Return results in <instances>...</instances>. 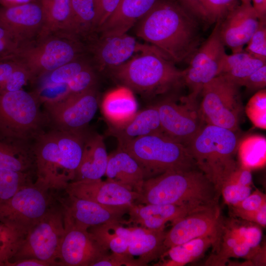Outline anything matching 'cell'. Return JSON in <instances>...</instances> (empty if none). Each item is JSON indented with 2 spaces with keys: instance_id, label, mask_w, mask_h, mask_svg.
Listing matches in <instances>:
<instances>
[{
  "instance_id": "cell-57",
  "label": "cell",
  "mask_w": 266,
  "mask_h": 266,
  "mask_svg": "<svg viewBox=\"0 0 266 266\" xmlns=\"http://www.w3.org/2000/svg\"><path fill=\"white\" fill-rule=\"evenodd\" d=\"M34 0H0V6L10 7L27 3Z\"/></svg>"
},
{
  "instance_id": "cell-3",
  "label": "cell",
  "mask_w": 266,
  "mask_h": 266,
  "mask_svg": "<svg viewBox=\"0 0 266 266\" xmlns=\"http://www.w3.org/2000/svg\"><path fill=\"white\" fill-rule=\"evenodd\" d=\"M220 193L198 168L169 170L144 180L136 203L213 205Z\"/></svg>"
},
{
  "instance_id": "cell-42",
  "label": "cell",
  "mask_w": 266,
  "mask_h": 266,
  "mask_svg": "<svg viewBox=\"0 0 266 266\" xmlns=\"http://www.w3.org/2000/svg\"><path fill=\"white\" fill-rule=\"evenodd\" d=\"M239 224L231 221L229 225L237 235L252 250H257L261 247L262 231L260 226L250 222Z\"/></svg>"
},
{
  "instance_id": "cell-21",
  "label": "cell",
  "mask_w": 266,
  "mask_h": 266,
  "mask_svg": "<svg viewBox=\"0 0 266 266\" xmlns=\"http://www.w3.org/2000/svg\"><path fill=\"white\" fill-rule=\"evenodd\" d=\"M211 205L191 204H159L133 203L129 206V218L124 225L133 224L150 230L165 229L168 222L171 224L195 210Z\"/></svg>"
},
{
  "instance_id": "cell-52",
  "label": "cell",
  "mask_w": 266,
  "mask_h": 266,
  "mask_svg": "<svg viewBox=\"0 0 266 266\" xmlns=\"http://www.w3.org/2000/svg\"><path fill=\"white\" fill-rule=\"evenodd\" d=\"M22 65L14 58L0 61V91L13 72Z\"/></svg>"
},
{
  "instance_id": "cell-35",
  "label": "cell",
  "mask_w": 266,
  "mask_h": 266,
  "mask_svg": "<svg viewBox=\"0 0 266 266\" xmlns=\"http://www.w3.org/2000/svg\"><path fill=\"white\" fill-rule=\"evenodd\" d=\"M97 0H71L72 34L77 37L97 30Z\"/></svg>"
},
{
  "instance_id": "cell-24",
  "label": "cell",
  "mask_w": 266,
  "mask_h": 266,
  "mask_svg": "<svg viewBox=\"0 0 266 266\" xmlns=\"http://www.w3.org/2000/svg\"><path fill=\"white\" fill-rule=\"evenodd\" d=\"M159 0H121L115 11L98 31L101 36L127 33Z\"/></svg>"
},
{
  "instance_id": "cell-43",
  "label": "cell",
  "mask_w": 266,
  "mask_h": 266,
  "mask_svg": "<svg viewBox=\"0 0 266 266\" xmlns=\"http://www.w3.org/2000/svg\"><path fill=\"white\" fill-rule=\"evenodd\" d=\"M25 43L0 22V61L13 57Z\"/></svg>"
},
{
  "instance_id": "cell-40",
  "label": "cell",
  "mask_w": 266,
  "mask_h": 266,
  "mask_svg": "<svg viewBox=\"0 0 266 266\" xmlns=\"http://www.w3.org/2000/svg\"><path fill=\"white\" fill-rule=\"evenodd\" d=\"M246 113L257 127L266 128V90L258 91L249 100L245 107Z\"/></svg>"
},
{
  "instance_id": "cell-17",
  "label": "cell",
  "mask_w": 266,
  "mask_h": 266,
  "mask_svg": "<svg viewBox=\"0 0 266 266\" xmlns=\"http://www.w3.org/2000/svg\"><path fill=\"white\" fill-rule=\"evenodd\" d=\"M57 258L59 266H93L109 251L100 244L88 230L65 225Z\"/></svg>"
},
{
  "instance_id": "cell-23",
  "label": "cell",
  "mask_w": 266,
  "mask_h": 266,
  "mask_svg": "<svg viewBox=\"0 0 266 266\" xmlns=\"http://www.w3.org/2000/svg\"><path fill=\"white\" fill-rule=\"evenodd\" d=\"M105 175L106 180L140 194L145 180L140 166L128 153L118 147L108 155Z\"/></svg>"
},
{
  "instance_id": "cell-7",
  "label": "cell",
  "mask_w": 266,
  "mask_h": 266,
  "mask_svg": "<svg viewBox=\"0 0 266 266\" xmlns=\"http://www.w3.org/2000/svg\"><path fill=\"white\" fill-rule=\"evenodd\" d=\"M83 52L78 37L56 33L25 43L12 58L27 68L33 81L81 57Z\"/></svg>"
},
{
  "instance_id": "cell-31",
  "label": "cell",
  "mask_w": 266,
  "mask_h": 266,
  "mask_svg": "<svg viewBox=\"0 0 266 266\" xmlns=\"http://www.w3.org/2000/svg\"><path fill=\"white\" fill-rule=\"evenodd\" d=\"M38 1L43 11L44 24L38 38L56 33H66L72 34L71 0Z\"/></svg>"
},
{
  "instance_id": "cell-10",
  "label": "cell",
  "mask_w": 266,
  "mask_h": 266,
  "mask_svg": "<svg viewBox=\"0 0 266 266\" xmlns=\"http://www.w3.org/2000/svg\"><path fill=\"white\" fill-rule=\"evenodd\" d=\"M65 232L62 205L52 204L28 232L11 260L33 258L59 266L57 258Z\"/></svg>"
},
{
  "instance_id": "cell-30",
  "label": "cell",
  "mask_w": 266,
  "mask_h": 266,
  "mask_svg": "<svg viewBox=\"0 0 266 266\" xmlns=\"http://www.w3.org/2000/svg\"><path fill=\"white\" fill-rule=\"evenodd\" d=\"M23 142L0 135V168L29 173L34 169L32 148Z\"/></svg>"
},
{
  "instance_id": "cell-47",
  "label": "cell",
  "mask_w": 266,
  "mask_h": 266,
  "mask_svg": "<svg viewBox=\"0 0 266 266\" xmlns=\"http://www.w3.org/2000/svg\"><path fill=\"white\" fill-rule=\"evenodd\" d=\"M141 266L137 260L128 253H112L104 256L93 266Z\"/></svg>"
},
{
  "instance_id": "cell-44",
  "label": "cell",
  "mask_w": 266,
  "mask_h": 266,
  "mask_svg": "<svg viewBox=\"0 0 266 266\" xmlns=\"http://www.w3.org/2000/svg\"><path fill=\"white\" fill-rule=\"evenodd\" d=\"M266 21H259L258 28L248 42L245 51L255 57L266 61Z\"/></svg>"
},
{
  "instance_id": "cell-2",
  "label": "cell",
  "mask_w": 266,
  "mask_h": 266,
  "mask_svg": "<svg viewBox=\"0 0 266 266\" xmlns=\"http://www.w3.org/2000/svg\"><path fill=\"white\" fill-rule=\"evenodd\" d=\"M87 136L84 131L56 129L38 133L32 147L36 174L34 184L47 191L65 190L75 179Z\"/></svg>"
},
{
  "instance_id": "cell-8",
  "label": "cell",
  "mask_w": 266,
  "mask_h": 266,
  "mask_svg": "<svg viewBox=\"0 0 266 266\" xmlns=\"http://www.w3.org/2000/svg\"><path fill=\"white\" fill-rule=\"evenodd\" d=\"M35 94L0 91V135L25 141L35 137L47 118Z\"/></svg>"
},
{
  "instance_id": "cell-29",
  "label": "cell",
  "mask_w": 266,
  "mask_h": 266,
  "mask_svg": "<svg viewBox=\"0 0 266 266\" xmlns=\"http://www.w3.org/2000/svg\"><path fill=\"white\" fill-rule=\"evenodd\" d=\"M211 247L213 252L218 248V242L213 237L204 236L192 239L169 248L154 266H183L200 258Z\"/></svg>"
},
{
  "instance_id": "cell-54",
  "label": "cell",
  "mask_w": 266,
  "mask_h": 266,
  "mask_svg": "<svg viewBox=\"0 0 266 266\" xmlns=\"http://www.w3.org/2000/svg\"><path fill=\"white\" fill-rule=\"evenodd\" d=\"M186 10L197 19L206 22L203 0H176Z\"/></svg>"
},
{
  "instance_id": "cell-59",
  "label": "cell",
  "mask_w": 266,
  "mask_h": 266,
  "mask_svg": "<svg viewBox=\"0 0 266 266\" xmlns=\"http://www.w3.org/2000/svg\"><path fill=\"white\" fill-rule=\"evenodd\" d=\"M240 0L241 1V3H242L243 0Z\"/></svg>"
},
{
  "instance_id": "cell-19",
  "label": "cell",
  "mask_w": 266,
  "mask_h": 266,
  "mask_svg": "<svg viewBox=\"0 0 266 266\" xmlns=\"http://www.w3.org/2000/svg\"><path fill=\"white\" fill-rule=\"evenodd\" d=\"M159 50L150 44L138 42L124 33L101 36L94 48L96 63L100 69H112L129 61L136 55Z\"/></svg>"
},
{
  "instance_id": "cell-13",
  "label": "cell",
  "mask_w": 266,
  "mask_h": 266,
  "mask_svg": "<svg viewBox=\"0 0 266 266\" xmlns=\"http://www.w3.org/2000/svg\"><path fill=\"white\" fill-rule=\"evenodd\" d=\"M99 94L96 87L69 94L53 102L43 103L46 116L56 129L81 132L94 117L98 107Z\"/></svg>"
},
{
  "instance_id": "cell-39",
  "label": "cell",
  "mask_w": 266,
  "mask_h": 266,
  "mask_svg": "<svg viewBox=\"0 0 266 266\" xmlns=\"http://www.w3.org/2000/svg\"><path fill=\"white\" fill-rule=\"evenodd\" d=\"M30 182L29 174L0 168V202L13 196Z\"/></svg>"
},
{
  "instance_id": "cell-38",
  "label": "cell",
  "mask_w": 266,
  "mask_h": 266,
  "mask_svg": "<svg viewBox=\"0 0 266 266\" xmlns=\"http://www.w3.org/2000/svg\"><path fill=\"white\" fill-rule=\"evenodd\" d=\"M90 66L89 62L81 56L42 76L44 79L41 85L67 83L79 72Z\"/></svg>"
},
{
  "instance_id": "cell-34",
  "label": "cell",
  "mask_w": 266,
  "mask_h": 266,
  "mask_svg": "<svg viewBox=\"0 0 266 266\" xmlns=\"http://www.w3.org/2000/svg\"><path fill=\"white\" fill-rule=\"evenodd\" d=\"M266 61L258 59L245 51L226 54L221 62L219 75L238 86L240 82L262 66Z\"/></svg>"
},
{
  "instance_id": "cell-32",
  "label": "cell",
  "mask_w": 266,
  "mask_h": 266,
  "mask_svg": "<svg viewBox=\"0 0 266 266\" xmlns=\"http://www.w3.org/2000/svg\"><path fill=\"white\" fill-rule=\"evenodd\" d=\"M254 250L235 233L227 223L223 225L218 249L205 262L207 266H224L231 258L249 259Z\"/></svg>"
},
{
  "instance_id": "cell-5",
  "label": "cell",
  "mask_w": 266,
  "mask_h": 266,
  "mask_svg": "<svg viewBox=\"0 0 266 266\" xmlns=\"http://www.w3.org/2000/svg\"><path fill=\"white\" fill-rule=\"evenodd\" d=\"M235 133L205 124L187 146L197 168L220 193L222 183L238 166L234 159L238 145Z\"/></svg>"
},
{
  "instance_id": "cell-53",
  "label": "cell",
  "mask_w": 266,
  "mask_h": 266,
  "mask_svg": "<svg viewBox=\"0 0 266 266\" xmlns=\"http://www.w3.org/2000/svg\"><path fill=\"white\" fill-rule=\"evenodd\" d=\"M230 182L243 186H251L253 181L251 169L242 166H237L224 182Z\"/></svg>"
},
{
  "instance_id": "cell-6",
  "label": "cell",
  "mask_w": 266,
  "mask_h": 266,
  "mask_svg": "<svg viewBox=\"0 0 266 266\" xmlns=\"http://www.w3.org/2000/svg\"><path fill=\"white\" fill-rule=\"evenodd\" d=\"M118 147L135 160L143 171L145 180L169 170L198 168L187 146L163 133L138 137Z\"/></svg>"
},
{
  "instance_id": "cell-58",
  "label": "cell",
  "mask_w": 266,
  "mask_h": 266,
  "mask_svg": "<svg viewBox=\"0 0 266 266\" xmlns=\"http://www.w3.org/2000/svg\"><path fill=\"white\" fill-rule=\"evenodd\" d=\"M241 4H251V0H243Z\"/></svg>"
},
{
  "instance_id": "cell-20",
  "label": "cell",
  "mask_w": 266,
  "mask_h": 266,
  "mask_svg": "<svg viewBox=\"0 0 266 266\" xmlns=\"http://www.w3.org/2000/svg\"><path fill=\"white\" fill-rule=\"evenodd\" d=\"M259 21L252 4L237 5L220 21L219 33L224 46L233 53L242 51L257 30Z\"/></svg>"
},
{
  "instance_id": "cell-51",
  "label": "cell",
  "mask_w": 266,
  "mask_h": 266,
  "mask_svg": "<svg viewBox=\"0 0 266 266\" xmlns=\"http://www.w3.org/2000/svg\"><path fill=\"white\" fill-rule=\"evenodd\" d=\"M121 0H97V30L102 26L117 8Z\"/></svg>"
},
{
  "instance_id": "cell-22",
  "label": "cell",
  "mask_w": 266,
  "mask_h": 266,
  "mask_svg": "<svg viewBox=\"0 0 266 266\" xmlns=\"http://www.w3.org/2000/svg\"><path fill=\"white\" fill-rule=\"evenodd\" d=\"M0 22L27 43L39 37L44 16L39 1L34 0L16 6H0Z\"/></svg>"
},
{
  "instance_id": "cell-12",
  "label": "cell",
  "mask_w": 266,
  "mask_h": 266,
  "mask_svg": "<svg viewBox=\"0 0 266 266\" xmlns=\"http://www.w3.org/2000/svg\"><path fill=\"white\" fill-rule=\"evenodd\" d=\"M220 21L207 39L198 49L189 61L188 67L183 70V81L190 93L185 98L196 103L203 86L219 75L222 59L226 54L225 46L219 33Z\"/></svg>"
},
{
  "instance_id": "cell-56",
  "label": "cell",
  "mask_w": 266,
  "mask_h": 266,
  "mask_svg": "<svg viewBox=\"0 0 266 266\" xmlns=\"http://www.w3.org/2000/svg\"><path fill=\"white\" fill-rule=\"evenodd\" d=\"M252 6L256 12L259 20L266 21V0H251Z\"/></svg>"
},
{
  "instance_id": "cell-41",
  "label": "cell",
  "mask_w": 266,
  "mask_h": 266,
  "mask_svg": "<svg viewBox=\"0 0 266 266\" xmlns=\"http://www.w3.org/2000/svg\"><path fill=\"white\" fill-rule=\"evenodd\" d=\"M237 0H203L206 22L214 23L221 21L237 5Z\"/></svg>"
},
{
  "instance_id": "cell-37",
  "label": "cell",
  "mask_w": 266,
  "mask_h": 266,
  "mask_svg": "<svg viewBox=\"0 0 266 266\" xmlns=\"http://www.w3.org/2000/svg\"><path fill=\"white\" fill-rule=\"evenodd\" d=\"M25 234L0 222V266H5L14 255Z\"/></svg>"
},
{
  "instance_id": "cell-49",
  "label": "cell",
  "mask_w": 266,
  "mask_h": 266,
  "mask_svg": "<svg viewBox=\"0 0 266 266\" xmlns=\"http://www.w3.org/2000/svg\"><path fill=\"white\" fill-rule=\"evenodd\" d=\"M239 86H244L251 91L264 89L266 86V65L262 66L245 78Z\"/></svg>"
},
{
  "instance_id": "cell-9",
  "label": "cell",
  "mask_w": 266,
  "mask_h": 266,
  "mask_svg": "<svg viewBox=\"0 0 266 266\" xmlns=\"http://www.w3.org/2000/svg\"><path fill=\"white\" fill-rule=\"evenodd\" d=\"M239 88L221 75L203 86L201 92L202 100L199 111L204 124L234 132L238 129L243 111Z\"/></svg>"
},
{
  "instance_id": "cell-16",
  "label": "cell",
  "mask_w": 266,
  "mask_h": 266,
  "mask_svg": "<svg viewBox=\"0 0 266 266\" xmlns=\"http://www.w3.org/2000/svg\"><path fill=\"white\" fill-rule=\"evenodd\" d=\"M60 202L65 225L85 230L107 223L124 225L123 216L127 213L130 206L105 205L70 195H67L66 199Z\"/></svg>"
},
{
  "instance_id": "cell-36",
  "label": "cell",
  "mask_w": 266,
  "mask_h": 266,
  "mask_svg": "<svg viewBox=\"0 0 266 266\" xmlns=\"http://www.w3.org/2000/svg\"><path fill=\"white\" fill-rule=\"evenodd\" d=\"M266 138L254 135L244 139L238 145L241 166L251 169L264 164L266 158Z\"/></svg>"
},
{
  "instance_id": "cell-33",
  "label": "cell",
  "mask_w": 266,
  "mask_h": 266,
  "mask_svg": "<svg viewBox=\"0 0 266 266\" xmlns=\"http://www.w3.org/2000/svg\"><path fill=\"white\" fill-rule=\"evenodd\" d=\"M133 226H124L120 223H107L88 229L93 238L112 253H127Z\"/></svg>"
},
{
  "instance_id": "cell-18",
  "label": "cell",
  "mask_w": 266,
  "mask_h": 266,
  "mask_svg": "<svg viewBox=\"0 0 266 266\" xmlns=\"http://www.w3.org/2000/svg\"><path fill=\"white\" fill-rule=\"evenodd\" d=\"M65 191L67 195L109 206H129L140 197L139 193L101 179L73 181Z\"/></svg>"
},
{
  "instance_id": "cell-50",
  "label": "cell",
  "mask_w": 266,
  "mask_h": 266,
  "mask_svg": "<svg viewBox=\"0 0 266 266\" xmlns=\"http://www.w3.org/2000/svg\"><path fill=\"white\" fill-rule=\"evenodd\" d=\"M266 204V195L258 189L251 192L246 198L233 206L241 210L251 211L259 209Z\"/></svg>"
},
{
  "instance_id": "cell-28",
  "label": "cell",
  "mask_w": 266,
  "mask_h": 266,
  "mask_svg": "<svg viewBox=\"0 0 266 266\" xmlns=\"http://www.w3.org/2000/svg\"><path fill=\"white\" fill-rule=\"evenodd\" d=\"M103 115L109 126H122L132 119L137 112L138 105L133 91L122 86L107 93L101 102Z\"/></svg>"
},
{
  "instance_id": "cell-48",
  "label": "cell",
  "mask_w": 266,
  "mask_h": 266,
  "mask_svg": "<svg viewBox=\"0 0 266 266\" xmlns=\"http://www.w3.org/2000/svg\"><path fill=\"white\" fill-rule=\"evenodd\" d=\"M234 216L247 222H252L265 228L266 226V204L255 210L246 211L230 206Z\"/></svg>"
},
{
  "instance_id": "cell-27",
  "label": "cell",
  "mask_w": 266,
  "mask_h": 266,
  "mask_svg": "<svg viewBox=\"0 0 266 266\" xmlns=\"http://www.w3.org/2000/svg\"><path fill=\"white\" fill-rule=\"evenodd\" d=\"M108 159L102 136L87 135L74 181L101 179L105 175Z\"/></svg>"
},
{
  "instance_id": "cell-46",
  "label": "cell",
  "mask_w": 266,
  "mask_h": 266,
  "mask_svg": "<svg viewBox=\"0 0 266 266\" xmlns=\"http://www.w3.org/2000/svg\"><path fill=\"white\" fill-rule=\"evenodd\" d=\"M96 82V73L90 66L81 70L67 83L69 94L81 93L95 87Z\"/></svg>"
},
{
  "instance_id": "cell-26",
  "label": "cell",
  "mask_w": 266,
  "mask_h": 266,
  "mask_svg": "<svg viewBox=\"0 0 266 266\" xmlns=\"http://www.w3.org/2000/svg\"><path fill=\"white\" fill-rule=\"evenodd\" d=\"M166 232L165 229L150 230L133 226L127 253L137 260L141 266L159 259L166 251L164 240Z\"/></svg>"
},
{
  "instance_id": "cell-15",
  "label": "cell",
  "mask_w": 266,
  "mask_h": 266,
  "mask_svg": "<svg viewBox=\"0 0 266 266\" xmlns=\"http://www.w3.org/2000/svg\"><path fill=\"white\" fill-rule=\"evenodd\" d=\"M184 104L170 99L157 104L163 133L186 146L205 124L195 104L183 98Z\"/></svg>"
},
{
  "instance_id": "cell-45",
  "label": "cell",
  "mask_w": 266,
  "mask_h": 266,
  "mask_svg": "<svg viewBox=\"0 0 266 266\" xmlns=\"http://www.w3.org/2000/svg\"><path fill=\"white\" fill-rule=\"evenodd\" d=\"M251 191V186L230 182H224L220 189L224 202L229 206H233L239 203L250 195Z\"/></svg>"
},
{
  "instance_id": "cell-1",
  "label": "cell",
  "mask_w": 266,
  "mask_h": 266,
  "mask_svg": "<svg viewBox=\"0 0 266 266\" xmlns=\"http://www.w3.org/2000/svg\"><path fill=\"white\" fill-rule=\"evenodd\" d=\"M136 34L173 63L190 61L200 44L197 19L176 0H159L137 22Z\"/></svg>"
},
{
  "instance_id": "cell-4",
  "label": "cell",
  "mask_w": 266,
  "mask_h": 266,
  "mask_svg": "<svg viewBox=\"0 0 266 266\" xmlns=\"http://www.w3.org/2000/svg\"><path fill=\"white\" fill-rule=\"evenodd\" d=\"M111 70L123 86L147 96L164 94L184 83L183 70L159 50L136 55Z\"/></svg>"
},
{
  "instance_id": "cell-55",
  "label": "cell",
  "mask_w": 266,
  "mask_h": 266,
  "mask_svg": "<svg viewBox=\"0 0 266 266\" xmlns=\"http://www.w3.org/2000/svg\"><path fill=\"white\" fill-rule=\"evenodd\" d=\"M47 262L36 259H24L11 262H7L5 266H52Z\"/></svg>"
},
{
  "instance_id": "cell-14",
  "label": "cell",
  "mask_w": 266,
  "mask_h": 266,
  "mask_svg": "<svg viewBox=\"0 0 266 266\" xmlns=\"http://www.w3.org/2000/svg\"><path fill=\"white\" fill-rule=\"evenodd\" d=\"M223 221L218 204L188 213L172 223L171 228L166 232L164 242L166 250L172 246L204 236L215 238L219 246Z\"/></svg>"
},
{
  "instance_id": "cell-25",
  "label": "cell",
  "mask_w": 266,
  "mask_h": 266,
  "mask_svg": "<svg viewBox=\"0 0 266 266\" xmlns=\"http://www.w3.org/2000/svg\"><path fill=\"white\" fill-rule=\"evenodd\" d=\"M106 133L117 139L118 146L138 137L163 133L157 105L137 111L132 119L122 126H109Z\"/></svg>"
},
{
  "instance_id": "cell-11",
  "label": "cell",
  "mask_w": 266,
  "mask_h": 266,
  "mask_svg": "<svg viewBox=\"0 0 266 266\" xmlns=\"http://www.w3.org/2000/svg\"><path fill=\"white\" fill-rule=\"evenodd\" d=\"M52 204L49 191L32 183L0 202V222L26 235Z\"/></svg>"
}]
</instances>
